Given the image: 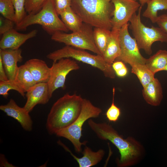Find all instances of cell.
I'll use <instances>...</instances> for the list:
<instances>
[{
	"instance_id": "obj_21",
	"label": "cell",
	"mask_w": 167,
	"mask_h": 167,
	"mask_svg": "<svg viewBox=\"0 0 167 167\" xmlns=\"http://www.w3.org/2000/svg\"><path fill=\"white\" fill-rule=\"evenodd\" d=\"M167 64V51L160 49L147 59L145 65L154 74L164 70Z\"/></svg>"
},
{
	"instance_id": "obj_1",
	"label": "cell",
	"mask_w": 167,
	"mask_h": 167,
	"mask_svg": "<svg viewBox=\"0 0 167 167\" xmlns=\"http://www.w3.org/2000/svg\"><path fill=\"white\" fill-rule=\"evenodd\" d=\"M88 124L100 139L108 140L118 148L120 154L116 162L119 167L135 165L143 156L144 149L138 141L132 137L125 139L112 126L106 122L97 123L90 119Z\"/></svg>"
},
{
	"instance_id": "obj_26",
	"label": "cell",
	"mask_w": 167,
	"mask_h": 167,
	"mask_svg": "<svg viewBox=\"0 0 167 167\" xmlns=\"http://www.w3.org/2000/svg\"><path fill=\"white\" fill-rule=\"evenodd\" d=\"M0 13L2 16L15 24V11L11 0H0Z\"/></svg>"
},
{
	"instance_id": "obj_27",
	"label": "cell",
	"mask_w": 167,
	"mask_h": 167,
	"mask_svg": "<svg viewBox=\"0 0 167 167\" xmlns=\"http://www.w3.org/2000/svg\"><path fill=\"white\" fill-rule=\"evenodd\" d=\"M11 90L18 92L22 96L24 97L25 92L22 90L15 80H8L0 81V94L7 98L9 94L8 92Z\"/></svg>"
},
{
	"instance_id": "obj_37",
	"label": "cell",
	"mask_w": 167,
	"mask_h": 167,
	"mask_svg": "<svg viewBox=\"0 0 167 167\" xmlns=\"http://www.w3.org/2000/svg\"><path fill=\"white\" fill-rule=\"evenodd\" d=\"M141 6H143L145 4H147L148 2L151 0H138Z\"/></svg>"
},
{
	"instance_id": "obj_34",
	"label": "cell",
	"mask_w": 167,
	"mask_h": 167,
	"mask_svg": "<svg viewBox=\"0 0 167 167\" xmlns=\"http://www.w3.org/2000/svg\"><path fill=\"white\" fill-rule=\"evenodd\" d=\"M9 79L6 74L2 60L0 58V81H4Z\"/></svg>"
},
{
	"instance_id": "obj_9",
	"label": "cell",
	"mask_w": 167,
	"mask_h": 167,
	"mask_svg": "<svg viewBox=\"0 0 167 167\" xmlns=\"http://www.w3.org/2000/svg\"><path fill=\"white\" fill-rule=\"evenodd\" d=\"M129 25V23L126 24L120 29L121 53L116 60L122 61L131 66L136 64H145L147 59L141 54L136 40L130 35Z\"/></svg>"
},
{
	"instance_id": "obj_30",
	"label": "cell",
	"mask_w": 167,
	"mask_h": 167,
	"mask_svg": "<svg viewBox=\"0 0 167 167\" xmlns=\"http://www.w3.org/2000/svg\"><path fill=\"white\" fill-rule=\"evenodd\" d=\"M47 0H26L25 9L28 14H35L39 11Z\"/></svg>"
},
{
	"instance_id": "obj_5",
	"label": "cell",
	"mask_w": 167,
	"mask_h": 167,
	"mask_svg": "<svg viewBox=\"0 0 167 167\" xmlns=\"http://www.w3.org/2000/svg\"><path fill=\"white\" fill-rule=\"evenodd\" d=\"M46 57L53 62L62 58H71L99 69L107 78L114 79L115 77L116 74L112 65L107 63L102 56L91 54L85 50L66 45L50 53Z\"/></svg>"
},
{
	"instance_id": "obj_10",
	"label": "cell",
	"mask_w": 167,
	"mask_h": 167,
	"mask_svg": "<svg viewBox=\"0 0 167 167\" xmlns=\"http://www.w3.org/2000/svg\"><path fill=\"white\" fill-rule=\"evenodd\" d=\"M50 68V77L47 83L51 98L55 90L60 88H65L67 75L71 71L79 69L80 66L74 60L65 58L54 62Z\"/></svg>"
},
{
	"instance_id": "obj_7",
	"label": "cell",
	"mask_w": 167,
	"mask_h": 167,
	"mask_svg": "<svg viewBox=\"0 0 167 167\" xmlns=\"http://www.w3.org/2000/svg\"><path fill=\"white\" fill-rule=\"evenodd\" d=\"M141 6L137 14H135L129 22V27L137 42L139 49H143L148 55L152 53V46L155 42L167 43V34L159 27H148L142 22Z\"/></svg>"
},
{
	"instance_id": "obj_39",
	"label": "cell",
	"mask_w": 167,
	"mask_h": 167,
	"mask_svg": "<svg viewBox=\"0 0 167 167\" xmlns=\"http://www.w3.org/2000/svg\"><path fill=\"white\" fill-rule=\"evenodd\" d=\"M135 0V1H136L137 0Z\"/></svg>"
},
{
	"instance_id": "obj_20",
	"label": "cell",
	"mask_w": 167,
	"mask_h": 167,
	"mask_svg": "<svg viewBox=\"0 0 167 167\" xmlns=\"http://www.w3.org/2000/svg\"><path fill=\"white\" fill-rule=\"evenodd\" d=\"M59 15L67 28L72 32L79 31L83 25L84 22L82 20L71 6L66 9Z\"/></svg>"
},
{
	"instance_id": "obj_35",
	"label": "cell",
	"mask_w": 167,
	"mask_h": 167,
	"mask_svg": "<svg viewBox=\"0 0 167 167\" xmlns=\"http://www.w3.org/2000/svg\"><path fill=\"white\" fill-rule=\"evenodd\" d=\"M112 66L115 72L118 70L126 66L123 62L121 61H116L112 64Z\"/></svg>"
},
{
	"instance_id": "obj_8",
	"label": "cell",
	"mask_w": 167,
	"mask_h": 167,
	"mask_svg": "<svg viewBox=\"0 0 167 167\" xmlns=\"http://www.w3.org/2000/svg\"><path fill=\"white\" fill-rule=\"evenodd\" d=\"M92 27L84 23L79 31L70 33L57 32L52 35L51 39L66 45L89 50L96 54L102 56L95 43Z\"/></svg>"
},
{
	"instance_id": "obj_4",
	"label": "cell",
	"mask_w": 167,
	"mask_h": 167,
	"mask_svg": "<svg viewBox=\"0 0 167 167\" xmlns=\"http://www.w3.org/2000/svg\"><path fill=\"white\" fill-rule=\"evenodd\" d=\"M58 15L54 0H47L38 12L27 15L19 24L16 25L15 29L18 30H25L31 25L39 24L51 35L57 32H67L69 29Z\"/></svg>"
},
{
	"instance_id": "obj_29",
	"label": "cell",
	"mask_w": 167,
	"mask_h": 167,
	"mask_svg": "<svg viewBox=\"0 0 167 167\" xmlns=\"http://www.w3.org/2000/svg\"><path fill=\"white\" fill-rule=\"evenodd\" d=\"M115 89H113V99L112 104L107 110L105 115L108 120L110 122H115L119 119L121 114V109L114 103Z\"/></svg>"
},
{
	"instance_id": "obj_2",
	"label": "cell",
	"mask_w": 167,
	"mask_h": 167,
	"mask_svg": "<svg viewBox=\"0 0 167 167\" xmlns=\"http://www.w3.org/2000/svg\"><path fill=\"white\" fill-rule=\"evenodd\" d=\"M84 98L76 94L67 93L52 105L47 117L46 127L49 133L56 134L71 124L81 112Z\"/></svg>"
},
{
	"instance_id": "obj_33",
	"label": "cell",
	"mask_w": 167,
	"mask_h": 167,
	"mask_svg": "<svg viewBox=\"0 0 167 167\" xmlns=\"http://www.w3.org/2000/svg\"><path fill=\"white\" fill-rule=\"evenodd\" d=\"M156 23L167 34V14H164L158 16Z\"/></svg>"
},
{
	"instance_id": "obj_36",
	"label": "cell",
	"mask_w": 167,
	"mask_h": 167,
	"mask_svg": "<svg viewBox=\"0 0 167 167\" xmlns=\"http://www.w3.org/2000/svg\"><path fill=\"white\" fill-rule=\"evenodd\" d=\"M115 73L118 76L120 77H123L126 75L128 73V70L126 66L117 71H115Z\"/></svg>"
},
{
	"instance_id": "obj_23",
	"label": "cell",
	"mask_w": 167,
	"mask_h": 167,
	"mask_svg": "<svg viewBox=\"0 0 167 167\" xmlns=\"http://www.w3.org/2000/svg\"><path fill=\"white\" fill-rule=\"evenodd\" d=\"M147 4V8L142 15L149 19L153 24L156 23L158 16V11L162 10L167 11V0H151Z\"/></svg>"
},
{
	"instance_id": "obj_11",
	"label": "cell",
	"mask_w": 167,
	"mask_h": 167,
	"mask_svg": "<svg viewBox=\"0 0 167 167\" xmlns=\"http://www.w3.org/2000/svg\"><path fill=\"white\" fill-rule=\"evenodd\" d=\"M112 2L113 6L112 28L120 29L128 24L141 6L140 3L134 0H112Z\"/></svg>"
},
{
	"instance_id": "obj_32",
	"label": "cell",
	"mask_w": 167,
	"mask_h": 167,
	"mask_svg": "<svg viewBox=\"0 0 167 167\" xmlns=\"http://www.w3.org/2000/svg\"><path fill=\"white\" fill-rule=\"evenodd\" d=\"M72 0H54L56 10L60 14L68 7L71 6Z\"/></svg>"
},
{
	"instance_id": "obj_25",
	"label": "cell",
	"mask_w": 167,
	"mask_h": 167,
	"mask_svg": "<svg viewBox=\"0 0 167 167\" xmlns=\"http://www.w3.org/2000/svg\"><path fill=\"white\" fill-rule=\"evenodd\" d=\"M131 67V72L137 76L143 88L146 86L155 78V74L145 64H136Z\"/></svg>"
},
{
	"instance_id": "obj_22",
	"label": "cell",
	"mask_w": 167,
	"mask_h": 167,
	"mask_svg": "<svg viewBox=\"0 0 167 167\" xmlns=\"http://www.w3.org/2000/svg\"><path fill=\"white\" fill-rule=\"evenodd\" d=\"M15 80L24 92L37 83L24 64L19 67Z\"/></svg>"
},
{
	"instance_id": "obj_12",
	"label": "cell",
	"mask_w": 167,
	"mask_h": 167,
	"mask_svg": "<svg viewBox=\"0 0 167 167\" xmlns=\"http://www.w3.org/2000/svg\"><path fill=\"white\" fill-rule=\"evenodd\" d=\"M27 101L23 107L28 112L37 104H45L50 98L47 83H36L27 92Z\"/></svg>"
},
{
	"instance_id": "obj_24",
	"label": "cell",
	"mask_w": 167,
	"mask_h": 167,
	"mask_svg": "<svg viewBox=\"0 0 167 167\" xmlns=\"http://www.w3.org/2000/svg\"><path fill=\"white\" fill-rule=\"evenodd\" d=\"M111 30L106 28L95 27L93 30L94 40L102 56L109 39Z\"/></svg>"
},
{
	"instance_id": "obj_17",
	"label": "cell",
	"mask_w": 167,
	"mask_h": 167,
	"mask_svg": "<svg viewBox=\"0 0 167 167\" xmlns=\"http://www.w3.org/2000/svg\"><path fill=\"white\" fill-rule=\"evenodd\" d=\"M120 29L114 28L111 29L109 39L102 56L105 61L111 65L121 53Z\"/></svg>"
},
{
	"instance_id": "obj_15",
	"label": "cell",
	"mask_w": 167,
	"mask_h": 167,
	"mask_svg": "<svg viewBox=\"0 0 167 167\" xmlns=\"http://www.w3.org/2000/svg\"><path fill=\"white\" fill-rule=\"evenodd\" d=\"M0 109L16 119L25 130H32V122L29 112L24 107L19 106L13 99H11L6 104L0 105Z\"/></svg>"
},
{
	"instance_id": "obj_19",
	"label": "cell",
	"mask_w": 167,
	"mask_h": 167,
	"mask_svg": "<svg viewBox=\"0 0 167 167\" xmlns=\"http://www.w3.org/2000/svg\"><path fill=\"white\" fill-rule=\"evenodd\" d=\"M142 95L147 103L153 106H159L163 98L162 88L159 80L155 78L143 88Z\"/></svg>"
},
{
	"instance_id": "obj_3",
	"label": "cell",
	"mask_w": 167,
	"mask_h": 167,
	"mask_svg": "<svg viewBox=\"0 0 167 167\" xmlns=\"http://www.w3.org/2000/svg\"><path fill=\"white\" fill-rule=\"evenodd\" d=\"M71 7L84 23L94 28L112 29V0H72Z\"/></svg>"
},
{
	"instance_id": "obj_38",
	"label": "cell",
	"mask_w": 167,
	"mask_h": 167,
	"mask_svg": "<svg viewBox=\"0 0 167 167\" xmlns=\"http://www.w3.org/2000/svg\"><path fill=\"white\" fill-rule=\"evenodd\" d=\"M163 71H167V65H166V66L165 67V68L164 69Z\"/></svg>"
},
{
	"instance_id": "obj_16",
	"label": "cell",
	"mask_w": 167,
	"mask_h": 167,
	"mask_svg": "<svg viewBox=\"0 0 167 167\" xmlns=\"http://www.w3.org/2000/svg\"><path fill=\"white\" fill-rule=\"evenodd\" d=\"M24 64L37 83H47L50 77L51 68L48 66L44 61L32 58L26 61Z\"/></svg>"
},
{
	"instance_id": "obj_14",
	"label": "cell",
	"mask_w": 167,
	"mask_h": 167,
	"mask_svg": "<svg viewBox=\"0 0 167 167\" xmlns=\"http://www.w3.org/2000/svg\"><path fill=\"white\" fill-rule=\"evenodd\" d=\"M22 50L17 49H0V58L9 80H15L17 74L19 67L18 62L23 60Z\"/></svg>"
},
{
	"instance_id": "obj_28",
	"label": "cell",
	"mask_w": 167,
	"mask_h": 167,
	"mask_svg": "<svg viewBox=\"0 0 167 167\" xmlns=\"http://www.w3.org/2000/svg\"><path fill=\"white\" fill-rule=\"evenodd\" d=\"M15 10L16 22L19 24L27 15L25 9L26 0H11Z\"/></svg>"
},
{
	"instance_id": "obj_31",
	"label": "cell",
	"mask_w": 167,
	"mask_h": 167,
	"mask_svg": "<svg viewBox=\"0 0 167 167\" xmlns=\"http://www.w3.org/2000/svg\"><path fill=\"white\" fill-rule=\"evenodd\" d=\"M14 23L13 21L1 15L0 16V34L3 35L14 28Z\"/></svg>"
},
{
	"instance_id": "obj_13",
	"label": "cell",
	"mask_w": 167,
	"mask_h": 167,
	"mask_svg": "<svg viewBox=\"0 0 167 167\" xmlns=\"http://www.w3.org/2000/svg\"><path fill=\"white\" fill-rule=\"evenodd\" d=\"M38 31L33 30L26 33L19 32L13 28L2 35L0 49H17L28 40L35 37Z\"/></svg>"
},
{
	"instance_id": "obj_18",
	"label": "cell",
	"mask_w": 167,
	"mask_h": 167,
	"mask_svg": "<svg viewBox=\"0 0 167 167\" xmlns=\"http://www.w3.org/2000/svg\"><path fill=\"white\" fill-rule=\"evenodd\" d=\"M61 144L65 149L69 152L77 161L79 167H90L96 165L102 160L105 154L104 151L102 149L94 152L89 147L85 146L83 152V156L78 158L74 155L63 144L61 143Z\"/></svg>"
},
{
	"instance_id": "obj_6",
	"label": "cell",
	"mask_w": 167,
	"mask_h": 167,
	"mask_svg": "<svg viewBox=\"0 0 167 167\" xmlns=\"http://www.w3.org/2000/svg\"><path fill=\"white\" fill-rule=\"evenodd\" d=\"M102 112L101 109L94 105L88 100L84 98L80 113L76 120L68 127L58 131L56 135L65 138L72 144L78 153L82 151V146L85 145L87 141L81 142L82 127L88 119L98 117Z\"/></svg>"
}]
</instances>
